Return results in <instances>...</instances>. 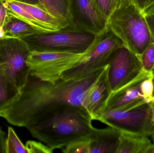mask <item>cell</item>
<instances>
[{
	"label": "cell",
	"instance_id": "8992f818",
	"mask_svg": "<svg viewBox=\"0 0 154 153\" xmlns=\"http://www.w3.org/2000/svg\"><path fill=\"white\" fill-rule=\"evenodd\" d=\"M96 36L91 33L62 30L38 33L21 38L31 51H67L82 53L91 45Z\"/></svg>",
	"mask_w": 154,
	"mask_h": 153
},
{
	"label": "cell",
	"instance_id": "52a82bcc",
	"mask_svg": "<svg viewBox=\"0 0 154 153\" xmlns=\"http://www.w3.org/2000/svg\"><path fill=\"white\" fill-rule=\"evenodd\" d=\"M122 41L109 31L102 36H96L87 54L75 66L65 72L60 79L77 80L106 67L112 54L123 46Z\"/></svg>",
	"mask_w": 154,
	"mask_h": 153
},
{
	"label": "cell",
	"instance_id": "277c9868",
	"mask_svg": "<svg viewBox=\"0 0 154 153\" xmlns=\"http://www.w3.org/2000/svg\"><path fill=\"white\" fill-rule=\"evenodd\" d=\"M90 47L82 53L51 50L31 51L27 60L30 74L43 81L55 83L65 72L82 60Z\"/></svg>",
	"mask_w": 154,
	"mask_h": 153
},
{
	"label": "cell",
	"instance_id": "484cf974",
	"mask_svg": "<svg viewBox=\"0 0 154 153\" xmlns=\"http://www.w3.org/2000/svg\"><path fill=\"white\" fill-rule=\"evenodd\" d=\"M133 2L144 15L154 13V0H133Z\"/></svg>",
	"mask_w": 154,
	"mask_h": 153
},
{
	"label": "cell",
	"instance_id": "44dd1931",
	"mask_svg": "<svg viewBox=\"0 0 154 153\" xmlns=\"http://www.w3.org/2000/svg\"><path fill=\"white\" fill-rule=\"evenodd\" d=\"M5 153H28L26 146L22 143L12 128L8 127L5 141Z\"/></svg>",
	"mask_w": 154,
	"mask_h": 153
},
{
	"label": "cell",
	"instance_id": "8fae6325",
	"mask_svg": "<svg viewBox=\"0 0 154 153\" xmlns=\"http://www.w3.org/2000/svg\"><path fill=\"white\" fill-rule=\"evenodd\" d=\"M108 64L88 89L83 99V107L92 120L98 121L106 109L111 93L108 80Z\"/></svg>",
	"mask_w": 154,
	"mask_h": 153
},
{
	"label": "cell",
	"instance_id": "ba28073f",
	"mask_svg": "<svg viewBox=\"0 0 154 153\" xmlns=\"http://www.w3.org/2000/svg\"><path fill=\"white\" fill-rule=\"evenodd\" d=\"M30 52L21 39L5 38L0 40V70L12 80L20 90L29 75L27 60Z\"/></svg>",
	"mask_w": 154,
	"mask_h": 153
},
{
	"label": "cell",
	"instance_id": "7402d4cb",
	"mask_svg": "<svg viewBox=\"0 0 154 153\" xmlns=\"http://www.w3.org/2000/svg\"><path fill=\"white\" fill-rule=\"evenodd\" d=\"M140 60L144 71L154 74V42L146 49L140 57Z\"/></svg>",
	"mask_w": 154,
	"mask_h": 153
},
{
	"label": "cell",
	"instance_id": "d4e9b609",
	"mask_svg": "<svg viewBox=\"0 0 154 153\" xmlns=\"http://www.w3.org/2000/svg\"><path fill=\"white\" fill-rule=\"evenodd\" d=\"M26 148L28 153H51L53 151L42 143L34 141H29L26 143Z\"/></svg>",
	"mask_w": 154,
	"mask_h": 153
},
{
	"label": "cell",
	"instance_id": "7c38bea8",
	"mask_svg": "<svg viewBox=\"0 0 154 153\" xmlns=\"http://www.w3.org/2000/svg\"><path fill=\"white\" fill-rule=\"evenodd\" d=\"M151 74L145 72L133 81L111 93L106 108L125 110L148 102L143 97L141 85L143 81Z\"/></svg>",
	"mask_w": 154,
	"mask_h": 153
},
{
	"label": "cell",
	"instance_id": "1f68e13d",
	"mask_svg": "<svg viewBox=\"0 0 154 153\" xmlns=\"http://www.w3.org/2000/svg\"><path fill=\"white\" fill-rule=\"evenodd\" d=\"M146 153H154V143L149 147Z\"/></svg>",
	"mask_w": 154,
	"mask_h": 153
},
{
	"label": "cell",
	"instance_id": "5bb4252c",
	"mask_svg": "<svg viewBox=\"0 0 154 153\" xmlns=\"http://www.w3.org/2000/svg\"><path fill=\"white\" fill-rule=\"evenodd\" d=\"M39 5L67 24L69 30L79 31L74 20L73 0H38Z\"/></svg>",
	"mask_w": 154,
	"mask_h": 153
},
{
	"label": "cell",
	"instance_id": "6da1fadb",
	"mask_svg": "<svg viewBox=\"0 0 154 153\" xmlns=\"http://www.w3.org/2000/svg\"><path fill=\"white\" fill-rule=\"evenodd\" d=\"M105 67L80 79H60L55 83L29 74L19 97L1 117L13 125L28 128L46 121L68 105L84 108L87 90Z\"/></svg>",
	"mask_w": 154,
	"mask_h": 153
},
{
	"label": "cell",
	"instance_id": "4fadbf2b",
	"mask_svg": "<svg viewBox=\"0 0 154 153\" xmlns=\"http://www.w3.org/2000/svg\"><path fill=\"white\" fill-rule=\"evenodd\" d=\"M120 132L109 127L95 128L90 139L89 153H116Z\"/></svg>",
	"mask_w": 154,
	"mask_h": 153
},
{
	"label": "cell",
	"instance_id": "ac0fdd59",
	"mask_svg": "<svg viewBox=\"0 0 154 153\" xmlns=\"http://www.w3.org/2000/svg\"><path fill=\"white\" fill-rule=\"evenodd\" d=\"M5 6L10 14L33 27L40 33H50L55 31L33 17L30 13L10 0H5Z\"/></svg>",
	"mask_w": 154,
	"mask_h": 153
},
{
	"label": "cell",
	"instance_id": "3957f363",
	"mask_svg": "<svg viewBox=\"0 0 154 153\" xmlns=\"http://www.w3.org/2000/svg\"><path fill=\"white\" fill-rule=\"evenodd\" d=\"M108 28L109 31L140 58L147 47L154 42L145 16L133 2L122 0L109 18Z\"/></svg>",
	"mask_w": 154,
	"mask_h": 153
},
{
	"label": "cell",
	"instance_id": "e0dca14e",
	"mask_svg": "<svg viewBox=\"0 0 154 153\" xmlns=\"http://www.w3.org/2000/svg\"><path fill=\"white\" fill-rule=\"evenodd\" d=\"M20 90L9 76L0 70V117L3 111L20 95Z\"/></svg>",
	"mask_w": 154,
	"mask_h": 153
},
{
	"label": "cell",
	"instance_id": "83f0119b",
	"mask_svg": "<svg viewBox=\"0 0 154 153\" xmlns=\"http://www.w3.org/2000/svg\"><path fill=\"white\" fill-rule=\"evenodd\" d=\"M6 134L0 128V153H5Z\"/></svg>",
	"mask_w": 154,
	"mask_h": 153
},
{
	"label": "cell",
	"instance_id": "4dcf8cb0",
	"mask_svg": "<svg viewBox=\"0 0 154 153\" xmlns=\"http://www.w3.org/2000/svg\"><path fill=\"white\" fill-rule=\"evenodd\" d=\"M15 1L31 4H38V0H14Z\"/></svg>",
	"mask_w": 154,
	"mask_h": 153
},
{
	"label": "cell",
	"instance_id": "836d02e7",
	"mask_svg": "<svg viewBox=\"0 0 154 153\" xmlns=\"http://www.w3.org/2000/svg\"><path fill=\"white\" fill-rule=\"evenodd\" d=\"M124 1H126L133 2V0H124Z\"/></svg>",
	"mask_w": 154,
	"mask_h": 153
},
{
	"label": "cell",
	"instance_id": "d6a6232c",
	"mask_svg": "<svg viewBox=\"0 0 154 153\" xmlns=\"http://www.w3.org/2000/svg\"><path fill=\"white\" fill-rule=\"evenodd\" d=\"M153 94L152 95V100H151V101H154V74L153 79Z\"/></svg>",
	"mask_w": 154,
	"mask_h": 153
},
{
	"label": "cell",
	"instance_id": "9a60e30c",
	"mask_svg": "<svg viewBox=\"0 0 154 153\" xmlns=\"http://www.w3.org/2000/svg\"><path fill=\"white\" fill-rule=\"evenodd\" d=\"M30 13L33 17L42 23L48 25L55 31L69 30L67 24L48 12L38 4H31L21 2L14 0H10Z\"/></svg>",
	"mask_w": 154,
	"mask_h": 153
},
{
	"label": "cell",
	"instance_id": "9c48e42d",
	"mask_svg": "<svg viewBox=\"0 0 154 153\" xmlns=\"http://www.w3.org/2000/svg\"><path fill=\"white\" fill-rule=\"evenodd\" d=\"M145 72L139 57L125 46L118 49L112 54L108 63V80L111 93L133 81Z\"/></svg>",
	"mask_w": 154,
	"mask_h": 153
},
{
	"label": "cell",
	"instance_id": "f1b7e54d",
	"mask_svg": "<svg viewBox=\"0 0 154 153\" xmlns=\"http://www.w3.org/2000/svg\"><path fill=\"white\" fill-rule=\"evenodd\" d=\"M149 27L151 34L154 39V13L152 14L145 15Z\"/></svg>",
	"mask_w": 154,
	"mask_h": 153
},
{
	"label": "cell",
	"instance_id": "5b68a950",
	"mask_svg": "<svg viewBox=\"0 0 154 153\" xmlns=\"http://www.w3.org/2000/svg\"><path fill=\"white\" fill-rule=\"evenodd\" d=\"M98 121L121 133L150 137L153 124L152 103L125 110L106 108Z\"/></svg>",
	"mask_w": 154,
	"mask_h": 153
},
{
	"label": "cell",
	"instance_id": "30bf717a",
	"mask_svg": "<svg viewBox=\"0 0 154 153\" xmlns=\"http://www.w3.org/2000/svg\"><path fill=\"white\" fill-rule=\"evenodd\" d=\"M74 20L79 31L102 36L109 32L106 25L97 13L93 0H73Z\"/></svg>",
	"mask_w": 154,
	"mask_h": 153
},
{
	"label": "cell",
	"instance_id": "2e32d148",
	"mask_svg": "<svg viewBox=\"0 0 154 153\" xmlns=\"http://www.w3.org/2000/svg\"><path fill=\"white\" fill-rule=\"evenodd\" d=\"M152 144L148 137L120 132L116 153H146Z\"/></svg>",
	"mask_w": 154,
	"mask_h": 153
},
{
	"label": "cell",
	"instance_id": "d6986e66",
	"mask_svg": "<svg viewBox=\"0 0 154 153\" xmlns=\"http://www.w3.org/2000/svg\"><path fill=\"white\" fill-rule=\"evenodd\" d=\"M3 28L5 38H21L40 33L28 23L12 16L9 13L4 24Z\"/></svg>",
	"mask_w": 154,
	"mask_h": 153
},
{
	"label": "cell",
	"instance_id": "7a4b0ae2",
	"mask_svg": "<svg viewBox=\"0 0 154 153\" xmlns=\"http://www.w3.org/2000/svg\"><path fill=\"white\" fill-rule=\"evenodd\" d=\"M92 120L83 108L68 105L46 121L27 129L33 137L53 151L91 137Z\"/></svg>",
	"mask_w": 154,
	"mask_h": 153
},
{
	"label": "cell",
	"instance_id": "f546056e",
	"mask_svg": "<svg viewBox=\"0 0 154 153\" xmlns=\"http://www.w3.org/2000/svg\"><path fill=\"white\" fill-rule=\"evenodd\" d=\"M152 103V108L153 112V124L152 127V130H151V136L152 137V140L154 143V101H151Z\"/></svg>",
	"mask_w": 154,
	"mask_h": 153
},
{
	"label": "cell",
	"instance_id": "cb8c5ba5",
	"mask_svg": "<svg viewBox=\"0 0 154 153\" xmlns=\"http://www.w3.org/2000/svg\"><path fill=\"white\" fill-rule=\"evenodd\" d=\"M154 74L150 75L146 78L142 82L141 90L144 99L147 102H149L152 100V95L153 92Z\"/></svg>",
	"mask_w": 154,
	"mask_h": 153
},
{
	"label": "cell",
	"instance_id": "603a6c76",
	"mask_svg": "<svg viewBox=\"0 0 154 153\" xmlns=\"http://www.w3.org/2000/svg\"><path fill=\"white\" fill-rule=\"evenodd\" d=\"M90 138L72 143L62 149L61 152L65 153H89Z\"/></svg>",
	"mask_w": 154,
	"mask_h": 153
},
{
	"label": "cell",
	"instance_id": "ffe728a7",
	"mask_svg": "<svg viewBox=\"0 0 154 153\" xmlns=\"http://www.w3.org/2000/svg\"><path fill=\"white\" fill-rule=\"evenodd\" d=\"M122 0H93L95 9L108 28L109 20ZM109 31V30H108Z\"/></svg>",
	"mask_w": 154,
	"mask_h": 153
},
{
	"label": "cell",
	"instance_id": "4316f807",
	"mask_svg": "<svg viewBox=\"0 0 154 153\" xmlns=\"http://www.w3.org/2000/svg\"><path fill=\"white\" fill-rule=\"evenodd\" d=\"M5 0H0V26H3L5 19L8 14L5 6Z\"/></svg>",
	"mask_w": 154,
	"mask_h": 153
}]
</instances>
